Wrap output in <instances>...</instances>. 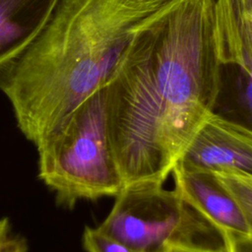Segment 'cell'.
Instances as JSON below:
<instances>
[{
    "label": "cell",
    "instance_id": "1",
    "mask_svg": "<svg viewBox=\"0 0 252 252\" xmlns=\"http://www.w3.org/2000/svg\"><path fill=\"white\" fill-rule=\"evenodd\" d=\"M220 61L210 0H170L105 85L107 126L126 184L164 182L215 112Z\"/></svg>",
    "mask_w": 252,
    "mask_h": 252
},
{
    "label": "cell",
    "instance_id": "2",
    "mask_svg": "<svg viewBox=\"0 0 252 252\" xmlns=\"http://www.w3.org/2000/svg\"><path fill=\"white\" fill-rule=\"evenodd\" d=\"M170 0H60L33 43L0 70L17 125L36 146L107 85L130 43Z\"/></svg>",
    "mask_w": 252,
    "mask_h": 252
},
{
    "label": "cell",
    "instance_id": "3",
    "mask_svg": "<svg viewBox=\"0 0 252 252\" xmlns=\"http://www.w3.org/2000/svg\"><path fill=\"white\" fill-rule=\"evenodd\" d=\"M35 147L38 177L62 206L116 196L124 187L108 132L105 86Z\"/></svg>",
    "mask_w": 252,
    "mask_h": 252
},
{
    "label": "cell",
    "instance_id": "4",
    "mask_svg": "<svg viewBox=\"0 0 252 252\" xmlns=\"http://www.w3.org/2000/svg\"><path fill=\"white\" fill-rule=\"evenodd\" d=\"M97 228L138 252H158L180 243H199L215 230L189 207L176 189L163 182L142 180L126 184Z\"/></svg>",
    "mask_w": 252,
    "mask_h": 252
},
{
    "label": "cell",
    "instance_id": "5",
    "mask_svg": "<svg viewBox=\"0 0 252 252\" xmlns=\"http://www.w3.org/2000/svg\"><path fill=\"white\" fill-rule=\"evenodd\" d=\"M179 160L213 172L252 177V127L213 112Z\"/></svg>",
    "mask_w": 252,
    "mask_h": 252
},
{
    "label": "cell",
    "instance_id": "6",
    "mask_svg": "<svg viewBox=\"0 0 252 252\" xmlns=\"http://www.w3.org/2000/svg\"><path fill=\"white\" fill-rule=\"evenodd\" d=\"M174 189L220 236L245 235V220L234 198L213 171L178 160L171 170Z\"/></svg>",
    "mask_w": 252,
    "mask_h": 252
},
{
    "label": "cell",
    "instance_id": "7",
    "mask_svg": "<svg viewBox=\"0 0 252 252\" xmlns=\"http://www.w3.org/2000/svg\"><path fill=\"white\" fill-rule=\"evenodd\" d=\"M60 0H0V70L38 37Z\"/></svg>",
    "mask_w": 252,
    "mask_h": 252
},
{
    "label": "cell",
    "instance_id": "8",
    "mask_svg": "<svg viewBox=\"0 0 252 252\" xmlns=\"http://www.w3.org/2000/svg\"><path fill=\"white\" fill-rule=\"evenodd\" d=\"M213 7L219 58L221 65L244 61L246 38L244 0H210Z\"/></svg>",
    "mask_w": 252,
    "mask_h": 252
},
{
    "label": "cell",
    "instance_id": "9",
    "mask_svg": "<svg viewBox=\"0 0 252 252\" xmlns=\"http://www.w3.org/2000/svg\"><path fill=\"white\" fill-rule=\"evenodd\" d=\"M218 98H227L252 118V57L247 48L242 63L221 65Z\"/></svg>",
    "mask_w": 252,
    "mask_h": 252
},
{
    "label": "cell",
    "instance_id": "10",
    "mask_svg": "<svg viewBox=\"0 0 252 252\" xmlns=\"http://www.w3.org/2000/svg\"><path fill=\"white\" fill-rule=\"evenodd\" d=\"M234 198L252 236V177L240 173L215 172Z\"/></svg>",
    "mask_w": 252,
    "mask_h": 252
},
{
    "label": "cell",
    "instance_id": "11",
    "mask_svg": "<svg viewBox=\"0 0 252 252\" xmlns=\"http://www.w3.org/2000/svg\"><path fill=\"white\" fill-rule=\"evenodd\" d=\"M82 242L87 252H138L104 234L97 227L86 226L83 232Z\"/></svg>",
    "mask_w": 252,
    "mask_h": 252
},
{
    "label": "cell",
    "instance_id": "12",
    "mask_svg": "<svg viewBox=\"0 0 252 252\" xmlns=\"http://www.w3.org/2000/svg\"><path fill=\"white\" fill-rule=\"evenodd\" d=\"M26 240L11 234V225L8 219L0 220V252L27 251Z\"/></svg>",
    "mask_w": 252,
    "mask_h": 252
},
{
    "label": "cell",
    "instance_id": "13",
    "mask_svg": "<svg viewBox=\"0 0 252 252\" xmlns=\"http://www.w3.org/2000/svg\"><path fill=\"white\" fill-rule=\"evenodd\" d=\"M158 252H227L223 245L213 247L201 243H180L163 247Z\"/></svg>",
    "mask_w": 252,
    "mask_h": 252
},
{
    "label": "cell",
    "instance_id": "14",
    "mask_svg": "<svg viewBox=\"0 0 252 252\" xmlns=\"http://www.w3.org/2000/svg\"><path fill=\"white\" fill-rule=\"evenodd\" d=\"M222 245L227 252H252V236L228 235L222 238Z\"/></svg>",
    "mask_w": 252,
    "mask_h": 252
},
{
    "label": "cell",
    "instance_id": "15",
    "mask_svg": "<svg viewBox=\"0 0 252 252\" xmlns=\"http://www.w3.org/2000/svg\"><path fill=\"white\" fill-rule=\"evenodd\" d=\"M244 30L246 38V48L252 57V0H244Z\"/></svg>",
    "mask_w": 252,
    "mask_h": 252
},
{
    "label": "cell",
    "instance_id": "16",
    "mask_svg": "<svg viewBox=\"0 0 252 252\" xmlns=\"http://www.w3.org/2000/svg\"><path fill=\"white\" fill-rule=\"evenodd\" d=\"M19 252H25V251H19Z\"/></svg>",
    "mask_w": 252,
    "mask_h": 252
},
{
    "label": "cell",
    "instance_id": "17",
    "mask_svg": "<svg viewBox=\"0 0 252 252\" xmlns=\"http://www.w3.org/2000/svg\"><path fill=\"white\" fill-rule=\"evenodd\" d=\"M146 1H151V0H146Z\"/></svg>",
    "mask_w": 252,
    "mask_h": 252
}]
</instances>
